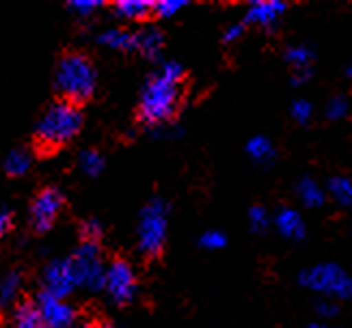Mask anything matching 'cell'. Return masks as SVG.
Masks as SVG:
<instances>
[{
	"label": "cell",
	"instance_id": "26",
	"mask_svg": "<svg viewBox=\"0 0 352 328\" xmlns=\"http://www.w3.org/2000/svg\"><path fill=\"white\" fill-rule=\"evenodd\" d=\"M182 9H186V3H179V0H158L154 3V18H160V20H169L173 18L175 13H179Z\"/></svg>",
	"mask_w": 352,
	"mask_h": 328
},
{
	"label": "cell",
	"instance_id": "13",
	"mask_svg": "<svg viewBox=\"0 0 352 328\" xmlns=\"http://www.w3.org/2000/svg\"><path fill=\"white\" fill-rule=\"evenodd\" d=\"M134 41H136V50H139L145 58L156 61L162 52L164 45V35L158 26H143L139 30H134Z\"/></svg>",
	"mask_w": 352,
	"mask_h": 328
},
{
	"label": "cell",
	"instance_id": "29",
	"mask_svg": "<svg viewBox=\"0 0 352 328\" xmlns=\"http://www.w3.org/2000/svg\"><path fill=\"white\" fill-rule=\"evenodd\" d=\"M80 238L82 242H94V244H100V238H102V225L98 218H87L80 225Z\"/></svg>",
	"mask_w": 352,
	"mask_h": 328
},
{
	"label": "cell",
	"instance_id": "31",
	"mask_svg": "<svg viewBox=\"0 0 352 328\" xmlns=\"http://www.w3.org/2000/svg\"><path fill=\"white\" fill-rule=\"evenodd\" d=\"M316 314L320 316V318H335L340 314V305L335 303V300H331V298H322V300H318V305H316Z\"/></svg>",
	"mask_w": 352,
	"mask_h": 328
},
{
	"label": "cell",
	"instance_id": "18",
	"mask_svg": "<svg viewBox=\"0 0 352 328\" xmlns=\"http://www.w3.org/2000/svg\"><path fill=\"white\" fill-rule=\"evenodd\" d=\"M247 155L259 166H268L274 160V145L270 143V138L266 136H253L247 143Z\"/></svg>",
	"mask_w": 352,
	"mask_h": 328
},
{
	"label": "cell",
	"instance_id": "20",
	"mask_svg": "<svg viewBox=\"0 0 352 328\" xmlns=\"http://www.w3.org/2000/svg\"><path fill=\"white\" fill-rule=\"evenodd\" d=\"M285 61L294 67V72H309L314 63V50L307 43H294L285 50Z\"/></svg>",
	"mask_w": 352,
	"mask_h": 328
},
{
	"label": "cell",
	"instance_id": "17",
	"mask_svg": "<svg viewBox=\"0 0 352 328\" xmlns=\"http://www.w3.org/2000/svg\"><path fill=\"white\" fill-rule=\"evenodd\" d=\"M11 328H50V326L39 316V309H37L35 300H22L13 311Z\"/></svg>",
	"mask_w": 352,
	"mask_h": 328
},
{
	"label": "cell",
	"instance_id": "3",
	"mask_svg": "<svg viewBox=\"0 0 352 328\" xmlns=\"http://www.w3.org/2000/svg\"><path fill=\"white\" fill-rule=\"evenodd\" d=\"M98 85V72L91 58L80 52H67L58 58L54 72V87L60 100L82 104L94 96Z\"/></svg>",
	"mask_w": 352,
	"mask_h": 328
},
{
	"label": "cell",
	"instance_id": "24",
	"mask_svg": "<svg viewBox=\"0 0 352 328\" xmlns=\"http://www.w3.org/2000/svg\"><path fill=\"white\" fill-rule=\"evenodd\" d=\"M249 225L255 233H264L270 225H272V218L268 214V210L264 206H255L249 212Z\"/></svg>",
	"mask_w": 352,
	"mask_h": 328
},
{
	"label": "cell",
	"instance_id": "32",
	"mask_svg": "<svg viewBox=\"0 0 352 328\" xmlns=\"http://www.w3.org/2000/svg\"><path fill=\"white\" fill-rule=\"evenodd\" d=\"M244 28H247V24H244V22L229 24V26L225 28V33H223V41H225V43H234V41H238V39L244 35Z\"/></svg>",
	"mask_w": 352,
	"mask_h": 328
},
{
	"label": "cell",
	"instance_id": "6",
	"mask_svg": "<svg viewBox=\"0 0 352 328\" xmlns=\"http://www.w3.org/2000/svg\"><path fill=\"white\" fill-rule=\"evenodd\" d=\"M72 263L76 276H78V287L87 289H104V278H106V263L102 257L100 244L94 242H80L76 246L72 255Z\"/></svg>",
	"mask_w": 352,
	"mask_h": 328
},
{
	"label": "cell",
	"instance_id": "23",
	"mask_svg": "<svg viewBox=\"0 0 352 328\" xmlns=\"http://www.w3.org/2000/svg\"><path fill=\"white\" fill-rule=\"evenodd\" d=\"M78 164L89 177H98L104 171V155L96 149H85V151H80Z\"/></svg>",
	"mask_w": 352,
	"mask_h": 328
},
{
	"label": "cell",
	"instance_id": "21",
	"mask_svg": "<svg viewBox=\"0 0 352 328\" xmlns=\"http://www.w3.org/2000/svg\"><path fill=\"white\" fill-rule=\"evenodd\" d=\"M30 164H33V158L26 149H13L5 158V173L9 177H22L28 173Z\"/></svg>",
	"mask_w": 352,
	"mask_h": 328
},
{
	"label": "cell",
	"instance_id": "34",
	"mask_svg": "<svg viewBox=\"0 0 352 328\" xmlns=\"http://www.w3.org/2000/svg\"><path fill=\"white\" fill-rule=\"evenodd\" d=\"M309 76H311V69H309V72H294L292 83L298 87V85H302V83H307V80H309Z\"/></svg>",
	"mask_w": 352,
	"mask_h": 328
},
{
	"label": "cell",
	"instance_id": "16",
	"mask_svg": "<svg viewBox=\"0 0 352 328\" xmlns=\"http://www.w3.org/2000/svg\"><path fill=\"white\" fill-rule=\"evenodd\" d=\"M296 197L305 208L318 210V208H322L327 201V188H322V186L311 177H302L296 184Z\"/></svg>",
	"mask_w": 352,
	"mask_h": 328
},
{
	"label": "cell",
	"instance_id": "8",
	"mask_svg": "<svg viewBox=\"0 0 352 328\" xmlns=\"http://www.w3.org/2000/svg\"><path fill=\"white\" fill-rule=\"evenodd\" d=\"M65 206V197L56 188H41L33 203H30V227H33L37 233L48 231L54 221L58 218V214L63 212Z\"/></svg>",
	"mask_w": 352,
	"mask_h": 328
},
{
	"label": "cell",
	"instance_id": "35",
	"mask_svg": "<svg viewBox=\"0 0 352 328\" xmlns=\"http://www.w3.org/2000/svg\"><path fill=\"white\" fill-rule=\"evenodd\" d=\"M78 328H109V326L102 324V322H96V320H89V322H82Z\"/></svg>",
	"mask_w": 352,
	"mask_h": 328
},
{
	"label": "cell",
	"instance_id": "5",
	"mask_svg": "<svg viewBox=\"0 0 352 328\" xmlns=\"http://www.w3.org/2000/svg\"><path fill=\"white\" fill-rule=\"evenodd\" d=\"M302 287L316 294H322L324 298L335 300H352V276L338 263H316L305 268L298 274Z\"/></svg>",
	"mask_w": 352,
	"mask_h": 328
},
{
	"label": "cell",
	"instance_id": "19",
	"mask_svg": "<svg viewBox=\"0 0 352 328\" xmlns=\"http://www.w3.org/2000/svg\"><path fill=\"white\" fill-rule=\"evenodd\" d=\"M327 195L335 203H340L342 208L352 210V177H348V175L331 177L327 184Z\"/></svg>",
	"mask_w": 352,
	"mask_h": 328
},
{
	"label": "cell",
	"instance_id": "27",
	"mask_svg": "<svg viewBox=\"0 0 352 328\" xmlns=\"http://www.w3.org/2000/svg\"><path fill=\"white\" fill-rule=\"evenodd\" d=\"M348 113H350V102H348V98H344V96H335V98L329 100V104H327V117H329L331 121H340V119H344Z\"/></svg>",
	"mask_w": 352,
	"mask_h": 328
},
{
	"label": "cell",
	"instance_id": "36",
	"mask_svg": "<svg viewBox=\"0 0 352 328\" xmlns=\"http://www.w3.org/2000/svg\"><path fill=\"white\" fill-rule=\"evenodd\" d=\"M309 328H335V326H329V324H309Z\"/></svg>",
	"mask_w": 352,
	"mask_h": 328
},
{
	"label": "cell",
	"instance_id": "9",
	"mask_svg": "<svg viewBox=\"0 0 352 328\" xmlns=\"http://www.w3.org/2000/svg\"><path fill=\"white\" fill-rule=\"evenodd\" d=\"M43 292H48L56 298H67V296L78 287V276H76L72 257L52 259L41 272Z\"/></svg>",
	"mask_w": 352,
	"mask_h": 328
},
{
	"label": "cell",
	"instance_id": "33",
	"mask_svg": "<svg viewBox=\"0 0 352 328\" xmlns=\"http://www.w3.org/2000/svg\"><path fill=\"white\" fill-rule=\"evenodd\" d=\"M13 225V216L11 212H7L5 208H0V236H5V233H9Z\"/></svg>",
	"mask_w": 352,
	"mask_h": 328
},
{
	"label": "cell",
	"instance_id": "22",
	"mask_svg": "<svg viewBox=\"0 0 352 328\" xmlns=\"http://www.w3.org/2000/svg\"><path fill=\"white\" fill-rule=\"evenodd\" d=\"M22 289V276L20 272H7L0 278V307H9L15 303Z\"/></svg>",
	"mask_w": 352,
	"mask_h": 328
},
{
	"label": "cell",
	"instance_id": "11",
	"mask_svg": "<svg viewBox=\"0 0 352 328\" xmlns=\"http://www.w3.org/2000/svg\"><path fill=\"white\" fill-rule=\"evenodd\" d=\"M287 11L285 3L277 0H268V3H253L244 13V24L259 26V28H272L281 20V15Z\"/></svg>",
	"mask_w": 352,
	"mask_h": 328
},
{
	"label": "cell",
	"instance_id": "25",
	"mask_svg": "<svg viewBox=\"0 0 352 328\" xmlns=\"http://www.w3.org/2000/svg\"><path fill=\"white\" fill-rule=\"evenodd\" d=\"M199 246L206 248V251H221L227 246V236L219 229H208L201 238H199Z\"/></svg>",
	"mask_w": 352,
	"mask_h": 328
},
{
	"label": "cell",
	"instance_id": "30",
	"mask_svg": "<svg viewBox=\"0 0 352 328\" xmlns=\"http://www.w3.org/2000/svg\"><path fill=\"white\" fill-rule=\"evenodd\" d=\"M100 7H102V3H91V0H74V3L67 5V9L74 15H78V18H89V15L98 11Z\"/></svg>",
	"mask_w": 352,
	"mask_h": 328
},
{
	"label": "cell",
	"instance_id": "37",
	"mask_svg": "<svg viewBox=\"0 0 352 328\" xmlns=\"http://www.w3.org/2000/svg\"><path fill=\"white\" fill-rule=\"evenodd\" d=\"M346 76H348V78H350V80H352V63H350V65L346 67Z\"/></svg>",
	"mask_w": 352,
	"mask_h": 328
},
{
	"label": "cell",
	"instance_id": "7",
	"mask_svg": "<svg viewBox=\"0 0 352 328\" xmlns=\"http://www.w3.org/2000/svg\"><path fill=\"white\" fill-rule=\"evenodd\" d=\"M136 272L132 263L126 259H113L106 265V278H104V292L115 305H130L136 296Z\"/></svg>",
	"mask_w": 352,
	"mask_h": 328
},
{
	"label": "cell",
	"instance_id": "15",
	"mask_svg": "<svg viewBox=\"0 0 352 328\" xmlns=\"http://www.w3.org/2000/svg\"><path fill=\"white\" fill-rule=\"evenodd\" d=\"M98 41L109 50H117V52H132L136 50V41H134V30L128 28H106L104 33L98 37Z\"/></svg>",
	"mask_w": 352,
	"mask_h": 328
},
{
	"label": "cell",
	"instance_id": "14",
	"mask_svg": "<svg viewBox=\"0 0 352 328\" xmlns=\"http://www.w3.org/2000/svg\"><path fill=\"white\" fill-rule=\"evenodd\" d=\"M113 13L119 20L126 22H143L154 15V3H145V0H121L113 5Z\"/></svg>",
	"mask_w": 352,
	"mask_h": 328
},
{
	"label": "cell",
	"instance_id": "1",
	"mask_svg": "<svg viewBox=\"0 0 352 328\" xmlns=\"http://www.w3.org/2000/svg\"><path fill=\"white\" fill-rule=\"evenodd\" d=\"M182 80H184V67L177 61H164L160 69L147 78L139 102V117L145 126L156 128L173 119V115L179 108Z\"/></svg>",
	"mask_w": 352,
	"mask_h": 328
},
{
	"label": "cell",
	"instance_id": "28",
	"mask_svg": "<svg viewBox=\"0 0 352 328\" xmlns=\"http://www.w3.org/2000/svg\"><path fill=\"white\" fill-rule=\"evenodd\" d=\"M289 115H292L296 123L305 126V123H309L314 117V106L307 100H294V104L289 106Z\"/></svg>",
	"mask_w": 352,
	"mask_h": 328
},
{
	"label": "cell",
	"instance_id": "4",
	"mask_svg": "<svg viewBox=\"0 0 352 328\" xmlns=\"http://www.w3.org/2000/svg\"><path fill=\"white\" fill-rule=\"evenodd\" d=\"M166 233H169V206L162 199H151L141 210L136 242L145 257H156L162 253Z\"/></svg>",
	"mask_w": 352,
	"mask_h": 328
},
{
	"label": "cell",
	"instance_id": "2",
	"mask_svg": "<svg viewBox=\"0 0 352 328\" xmlns=\"http://www.w3.org/2000/svg\"><path fill=\"white\" fill-rule=\"evenodd\" d=\"M82 111L78 104L56 100L43 111L35 126V143L43 151H52L67 145L82 130Z\"/></svg>",
	"mask_w": 352,
	"mask_h": 328
},
{
	"label": "cell",
	"instance_id": "10",
	"mask_svg": "<svg viewBox=\"0 0 352 328\" xmlns=\"http://www.w3.org/2000/svg\"><path fill=\"white\" fill-rule=\"evenodd\" d=\"M35 305L39 309V316L50 328H69L76 322V309L65 298H56L41 289L35 296Z\"/></svg>",
	"mask_w": 352,
	"mask_h": 328
},
{
	"label": "cell",
	"instance_id": "12",
	"mask_svg": "<svg viewBox=\"0 0 352 328\" xmlns=\"http://www.w3.org/2000/svg\"><path fill=\"white\" fill-rule=\"evenodd\" d=\"M274 229L279 231V236L285 240L298 242L307 236V225H305L300 212H296L294 208H281L272 218Z\"/></svg>",
	"mask_w": 352,
	"mask_h": 328
}]
</instances>
